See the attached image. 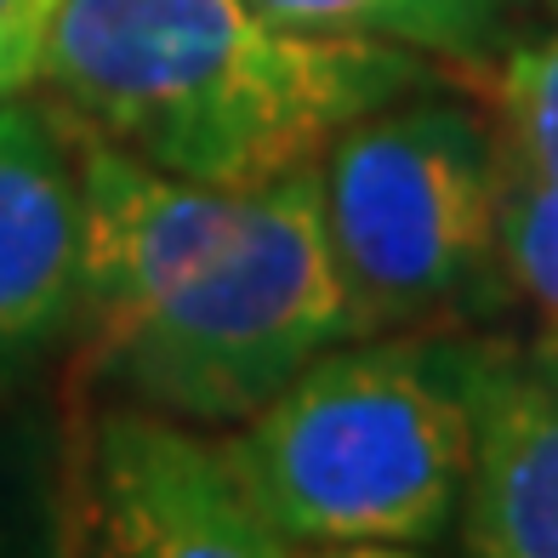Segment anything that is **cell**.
Instances as JSON below:
<instances>
[{
	"instance_id": "obj_1",
	"label": "cell",
	"mask_w": 558,
	"mask_h": 558,
	"mask_svg": "<svg viewBox=\"0 0 558 558\" xmlns=\"http://www.w3.org/2000/svg\"><path fill=\"white\" fill-rule=\"evenodd\" d=\"M434 81L422 52L296 29L257 0H58L35 92L160 171L263 189Z\"/></svg>"
},
{
	"instance_id": "obj_2",
	"label": "cell",
	"mask_w": 558,
	"mask_h": 558,
	"mask_svg": "<svg viewBox=\"0 0 558 558\" xmlns=\"http://www.w3.org/2000/svg\"><path fill=\"white\" fill-rule=\"evenodd\" d=\"M222 439L286 553H434L462 519L468 411L439 331H376L319 353Z\"/></svg>"
},
{
	"instance_id": "obj_3",
	"label": "cell",
	"mask_w": 558,
	"mask_h": 558,
	"mask_svg": "<svg viewBox=\"0 0 558 558\" xmlns=\"http://www.w3.org/2000/svg\"><path fill=\"white\" fill-rule=\"evenodd\" d=\"M353 337H365V319L325 234L319 166H308L251 189L234 240L125 331L86 348L81 371L104 399L222 434Z\"/></svg>"
},
{
	"instance_id": "obj_4",
	"label": "cell",
	"mask_w": 558,
	"mask_h": 558,
	"mask_svg": "<svg viewBox=\"0 0 558 558\" xmlns=\"http://www.w3.org/2000/svg\"><path fill=\"white\" fill-rule=\"evenodd\" d=\"M325 234L376 331H456L507 308L501 148L490 114L456 92H404L342 125L319 160Z\"/></svg>"
},
{
	"instance_id": "obj_5",
	"label": "cell",
	"mask_w": 558,
	"mask_h": 558,
	"mask_svg": "<svg viewBox=\"0 0 558 558\" xmlns=\"http://www.w3.org/2000/svg\"><path fill=\"white\" fill-rule=\"evenodd\" d=\"M69 547L109 558H291L217 427L97 399L69 473Z\"/></svg>"
},
{
	"instance_id": "obj_6",
	"label": "cell",
	"mask_w": 558,
	"mask_h": 558,
	"mask_svg": "<svg viewBox=\"0 0 558 558\" xmlns=\"http://www.w3.org/2000/svg\"><path fill=\"white\" fill-rule=\"evenodd\" d=\"M468 411V490L450 547L558 558V342L439 331Z\"/></svg>"
},
{
	"instance_id": "obj_7",
	"label": "cell",
	"mask_w": 558,
	"mask_h": 558,
	"mask_svg": "<svg viewBox=\"0 0 558 558\" xmlns=\"http://www.w3.org/2000/svg\"><path fill=\"white\" fill-rule=\"evenodd\" d=\"M81 148V286L74 353L125 331L189 268L234 240L251 189H211L160 171L74 125Z\"/></svg>"
},
{
	"instance_id": "obj_8",
	"label": "cell",
	"mask_w": 558,
	"mask_h": 558,
	"mask_svg": "<svg viewBox=\"0 0 558 558\" xmlns=\"http://www.w3.org/2000/svg\"><path fill=\"white\" fill-rule=\"evenodd\" d=\"M81 148L40 92L0 97V365L74 337Z\"/></svg>"
},
{
	"instance_id": "obj_9",
	"label": "cell",
	"mask_w": 558,
	"mask_h": 558,
	"mask_svg": "<svg viewBox=\"0 0 558 558\" xmlns=\"http://www.w3.org/2000/svg\"><path fill=\"white\" fill-rule=\"evenodd\" d=\"M257 7L296 29L404 46L462 74H496L519 35V0H257Z\"/></svg>"
},
{
	"instance_id": "obj_10",
	"label": "cell",
	"mask_w": 558,
	"mask_h": 558,
	"mask_svg": "<svg viewBox=\"0 0 558 558\" xmlns=\"http://www.w3.org/2000/svg\"><path fill=\"white\" fill-rule=\"evenodd\" d=\"M501 279L530 314V337L558 342V166H501Z\"/></svg>"
},
{
	"instance_id": "obj_11",
	"label": "cell",
	"mask_w": 558,
	"mask_h": 558,
	"mask_svg": "<svg viewBox=\"0 0 558 558\" xmlns=\"http://www.w3.org/2000/svg\"><path fill=\"white\" fill-rule=\"evenodd\" d=\"M542 29L513 40L490 74V125L501 166H558V0H536Z\"/></svg>"
},
{
	"instance_id": "obj_12",
	"label": "cell",
	"mask_w": 558,
	"mask_h": 558,
	"mask_svg": "<svg viewBox=\"0 0 558 558\" xmlns=\"http://www.w3.org/2000/svg\"><path fill=\"white\" fill-rule=\"evenodd\" d=\"M58 0H0V97L35 92Z\"/></svg>"
},
{
	"instance_id": "obj_13",
	"label": "cell",
	"mask_w": 558,
	"mask_h": 558,
	"mask_svg": "<svg viewBox=\"0 0 558 558\" xmlns=\"http://www.w3.org/2000/svg\"><path fill=\"white\" fill-rule=\"evenodd\" d=\"M519 7H536V0H519Z\"/></svg>"
}]
</instances>
